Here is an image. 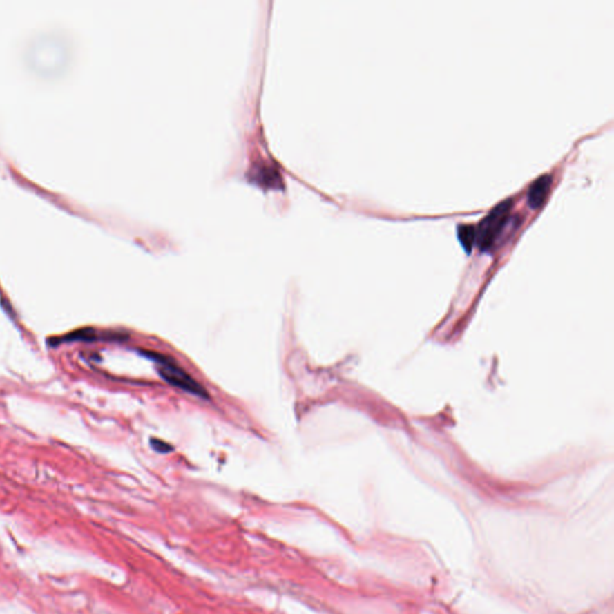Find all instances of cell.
Here are the masks:
<instances>
[{
  "label": "cell",
  "mask_w": 614,
  "mask_h": 614,
  "mask_svg": "<svg viewBox=\"0 0 614 614\" xmlns=\"http://www.w3.org/2000/svg\"><path fill=\"white\" fill-rule=\"evenodd\" d=\"M552 180H553L552 175L546 173L537 178L530 184V186L528 189L527 200L528 204L532 209H537L545 203L552 185Z\"/></svg>",
  "instance_id": "3"
},
{
  "label": "cell",
  "mask_w": 614,
  "mask_h": 614,
  "mask_svg": "<svg viewBox=\"0 0 614 614\" xmlns=\"http://www.w3.org/2000/svg\"><path fill=\"white\" fill-rule=\"evenodd\" d=\"M144 354L148 358L154 359V361L159 364L160 376L171 385L179 387L184 392H190L192 395L200 396L203 399L208 397V392H205L204 387H202L200 383H197L182 367H179L173 360L169 359L167 356L160 354V353H155V352H146Z\"/></svg>",
  "instance_id": "1"
},
{
  "label": "cell",
  "mask_w": 614,
  "mask_h": 614,
  "mask_svg": "<svg viewBox=\"0 0 614 614\" xmlns=\"http://www.w3.org/2000/svg\"><path fill=\"white\" fill-rule=\"evenodd\" d=\"M512 208V200L508 198L497 204L479 223L477 229V240L479 249L490 250L496 242L497 238L509 219L510 210Z\"/></svg>",
  "instance_id": "2"
},
{
  "label": "cell",
  "mask_w": 614,
  "mask_h": 614,
  "mask_svg": "<svg viewBox=\"0 0 614 614\" xmlns=\"http://www.w3.org/2000/svg\"><path fill=\"white\" fill-rule=\"evenodd\" d=\"M250 174L252 175L253 182H257L265 186H274L275 182H281V175L273 164H264V162L260 164H253Z\"/></svg>",
  "instance_id": "4"
},
{
  "label": "cell",
  "mask_w": 614,
  "mask_h": 614,
  "mask_svg": "<svg viewBox=\"0 0 614 614\" xmlns=\"http://www.w3.org/2000/svg\"><path fill=\"white\" fill-rule=\"evenodd\" d=\"M151 446L154 448V450L159 451V452H169V451H172V445H169L167 443H164V441H160V439H151Z\"/></svg>",
  "instance_id": "6"
},
{
  "label": "cell",
  "mask_w": 614,
  "mask_h": 614,
  "mask_svg": "<svg viewBox=\"0 0 614 614\" xmlns=\"http://www.w3.org/2000/svg\"><path fill=\"white\" fill-rule=\"evenodd\" d=\"M457 237L466 252L469 253L473 249L474 242L477 240V229L473 224H459Z\"/></svg>",
  "instance_id": "5"
}]
</instances>
